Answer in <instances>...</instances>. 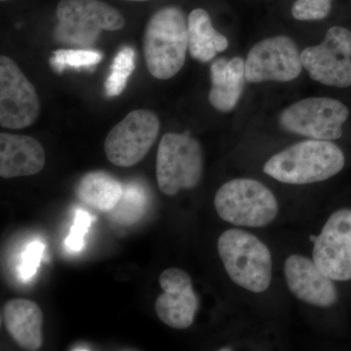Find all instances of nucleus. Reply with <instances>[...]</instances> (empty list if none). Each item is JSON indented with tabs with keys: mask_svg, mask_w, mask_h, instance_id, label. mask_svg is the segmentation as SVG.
Wrapping results in <instances>:
<instances>
[{
	"mask_svg": "<svg viewBox=\"0 0 351 351\" xmlns=\"http://www.w3.org/2000/svg\"><path fill=\"white\" fill-rule=\"evenodd\" d=\"M345 162V154L332 141L311 138L270 157L263 172L283 184H314L338 174Z\"/></svg>",
	"mask_w": 351,
	"mask_h": 351,
	"instance_id": "1",
	"label": "nucleus"
},
{
	"mask_svg": "<svg viewBox=\"0 0 351 351\" xmlns=\"http://www.w3.org/2000/svg\"><path fill=\"white\" fill-rule=\"evenodd\" d=\"M144 54L147 69L157 80H170L186 62L189 50L188 19L177 6L157 10L145 25Z\"/></svg>",
	"mask_w": 351,
	"mask_h": 351,
	"instance_id": "2",
	"label": "nucleus"
},
{
	"mask_svg": "<svg viewBox=\"0 0 351 351\" xmlns=\"http://www.w3.org/2000/svg\"><path fill=\"white\" fill-rule=\"evenodd\" d=\"M218 252L233 282L252 293H263L271 283L272 258L267 245L245 230L230 228L221 233Z\"/></svg>",
	"mask_w": 351,
	"mask_h": 351,
	"instance_id": "3",
	"label": "nucleus"
},
{
	"mask_svg": "<svg viewBox=\"0 0 351 351\" xmlns=\"http://www.w3.org/2000/svg\"><path fill=\"white\" fill-rule=\"evenodd\" d=\"M219 218L233 226L263 228L278 216L276 195L262 182L239 178L226 182L214 198Z\"/></svg>",
	"mask_w": 351,
	"mask_h": 351,
	"instance_id": "4",
	"label": "nucleus"
},
{
	"mask_svg": "<svg viewBox=\"0 0 351 351\" xmlns=\"http://www.w3.org/2000/svg\"><path fill=\"white\" fill-rule=\"evenodd\" d=\"M58 43L90 47L101 31H119L125 25L123 15L101 0H61L57 6Z\"/></svg>",
	"mask_w": 351,
	"mask_h": 351,
	"instance_id": "5",
	"label": "nucleus"
},
{
	"mask_svg": "<svg viewBox=\"0 0 351 351\" xmlns=\"http://www.w3.org/2000/svg\"><path fill=\"white\" fill-rule=\"evenodd\" d=\"M204 160L197 140L189 134H165L159 144L156 179L163 195H177L199 184Z\"/></svg>",
	"mask_w": 351,
	"mask_h": 351,
	"instance_id": "6",
	"label": "nucleus"
},
{
	"mask_svg": "<svg viewBox=\"0 0 351 351\" xmlns=\"http://www.w3.org/2000/svg\"><path fill=\"white\" fill-rule=\"evenodd\" d=\"M350 110L341 101L313 97L284 110L279 124L284 130L314 140L334 141L343 136V124Z\"/></svg>",
	"mask_w": 351,
	"mask_h": 351,
	"instance_id": "7",
	"label": "nucleus"
},
{
	"mask_svg": "<svg viewBox=\"0 0 351 351\" xmlns=\"http://www.w3.org/2000/svg\"><path fill=\"white\" fill-rule=\"evenodd\" d=\"M160 131L158 117L147 110L129 112L113 127L105 141L108 161L119 167H132L142 161Z\"/></svg>",
	"mask_w": 351,
	"mask_h": 351,
	"instance_id": "8",
	"label": "nucleus"
},
{
	"mask_svg": "<svg viewBox=\"0 0 351 351\" xmlns=\"http://www.w3.org/2000/svg\"><path fill=\"white\" fill-rule=\"evenodd\" d=\"M302 66L315 82L327 86L346 88L351 85V32L332 27L319 45L302 51Z\"/></svg>",
	"mask_w": 351,
	"mask_h": 351,
	"instance_id": "9",
	"label": "nucleus"
},
{
	"mask_svg": "<svg viewBox=\"0 0 351 351\" xmlns=\"http://www.w3.org/2000/svg\"><path fill=\"white\" fill-rule=\"evenodd\" d=\"M40 113V101L32 82L19 66L0 57V125L23 129L32 125Z\"/></svg>",
	"mask_w": 351,
	"mask_h": 351,
	"instance_id": "10",
	"label": "nucleus"
},
{
	"mask_svg": "<svg viewBox=\"0 0 351 351\" xmlns=\"http://www.w3.org/2000/svg\"><path fill=\"white\" fill-rule=\"evenodd\" d=\"M302 69L299 48L285 36L263 39L256 44L245 61L246 82H292Z\"/></svg>",
	"mask_w": 351,
	"mask_h": 351,
	"instance_id": "11",
	"label": "nucleus"
},
{
	"mask_svg": "<svg viewBox=\"0 0 351 351\" xmlns=\"http://www.w3.org/2000/svg\"><path fill=\"white\" fill-rule=\"evenodd\" d=\"M313 261L334 281L351 279V209L334 212L313 247Z\"/></svg>",
	"mask_w": 351,
	"mask_h": 351,
	"instance_id": "12",
	"label": "nucleus"
},
{
	"mask_svg": "<svg viewBox=\"0 0 351 351\" xmlns=\"http://www.w3.org/2000/svg\"><path fill=\"white\" fill-rule=\"evenodd\" d=\"M159 284L163 294L154 304L156 315L167 326L188 329L199 307V298L193 290L191 277L184 269L172 267L160 274Z\"/></svg>",
	"mask_w": 351,
	"mask_h": 351,
	"instance_id": "13",
	"label": "nucleus"
},
{
	"mask_svg": "<svg viewBox=\"0 0 351 351\" xmlns=\"http://www.w3.org/2000/svg\"><path fill=\"white\" fill-rule=\"evenodd\" d=\"M284 274L290 292L311 306L330 307L338 302V291L331 278L325 276L313 260L292 255L284 263Z\"/></svg>",
	"mask_w": 351,
	"mask_h": 351,
	"instance_id": "14",
	"label": "nucleus"
},
{
	"mask_svg": "<svg viewBox=\"0 0 351 351\" xmlns=\"http://www.w3.org/2000/svg\"><path fill=\"white\" fill-rule=\"evenodd\" d=\"M45 166V152L36 138L0 134V176L3 179L38 174Z\"/></svg>",
	"mask_w": 351,
	"mask_h": 351,
	"instance_id": "15",
	"label": "nucleus"
},
{
	"mask_svg": "<svg viewBox=\"0 0 351 351\" xmlns=\"http://www.w3.org/2000/svg\"><path fill=\"white\" fill-rule=\"evenodd\" d=\"M4 325L11 339L22 350H39L43 346V313L31 300L13 299L4 304Z\"/></svg>",
	"mask_w": 351,
	"mask_h": 351,
	"instance_id": "16",
	"label": "nucleus"
},
{
	"mask_svg": "<svg viewBox=\"0 0 351 351\" xmlns=\"http://www.w3.org/2000/svg\"><path fill=\"white\" fill-rule=\"evenodd\" d=\"M211 80L210 103L219 112H230L239 103L246 82L244 60L239 57L230 61L216 60L211 66Z\"/></svg>",
	"mask_w": 351,
	"mask_h": 351,
	"instance_id": "17",
	"label": "nucleus"
},
{
	"mask_svg": "<svg viewBox=\"0 0 351 351\" xmlns=\"http://www.w3.org/2000/svg\"><path fill=\"white\" fill-rule=\"evenodd\" d=\"M188 38L189 54L201 63H208L228 47V38L214 29L204 9H195L189 14Z\"/></svg>",
	"mask_w": 351,
	"mask_h": 351,
	"instance_id": "18",
	"label": "nucleus"
},
{
	"mask_svg": "<svg viewBox=\"0 0 351 351\" xmlns=\"http://www.w3.org/2000/svg\"><path fill=\"white\" fill-rule=\"evenodd\" d=\"M119 180L104 171H94L83 176L78 182L76 195L88 206L101 212H110L123 195Z\"/></svg>",
	"mask_w": 351,
	"mask_h": 351,
	"instance_id": "19",
	"label": "nucleus"
},
{
	"mask_svg": "<svg viewBox=\"0 0 351 351\" xmlns=\"http://www.w3.org/2000/svg\"><path fill=\"white\" fill-rule=\"evenodd\" d=\"M136 53L133 48L124 46L119 51L105 83L106 94L110 98L119 96L125 90L127 82L135 71Z\"/></svg>",
	"mask_w": 351,
	"mask_h": 351,
	"instance_id": "20",
	"label": "nucleus"
},
{
	"mask_svg": "<svg viewBox=\"0 0 351 351\" xmlns=\"http://www.w3.org/2000/svg\"><path fill=\"white\" fill-rule=\"evenodd\" d=\"M103 54L98 51L90 49L57 50L50 57V66L57 73H62L64 69H92L100 63Z\"/></svg>",
	"mask_w": 351,
	"mask_h": 351,
	"instance_id": "21",
	"label": "nucleus"
},
{
	"mask_svg": "<svg viewBox=\"0 0 351 351\" xmlns=\"http://www.w3.org/2000/svg\"><path fill=\"white\" fill-rule=\"evenodd\" d=\"M332 10V0H297L292 7L295 20L318 21L328 17Z\"/></svg>",
	"mask_w": 351,
	"mask_h": 351,
	"instance_id": "22",
	"label": "nucleus"
},
{
	"mask_svg": "<svg viewBox=\"0 0 351 351\" xmlns=\"http://www.w3.org/2000/svg\"><path fill=\"white\" fill-rule=\"evenodd\" d=\"M145 199L144 195L141 191L134 188L129 189L128 186L126 191H123V195L117 204V207H119L117 214H121L124 221H128V216L133 219H138V216H141L144 211ZM121 215H119V217Z\"/></svg>",
	"mask_w": 351,
	"mask_h": 351,
	"instance_id": "23",
	"label": "nucleus"
},
{
	"mask_svg": "<svg viewBox=\"0 0 351 351\" xmlns=\"http://www.w3.org/2000/svg\"><path fill=\"white\" fill-rule=\"evenodd\" d=\"M91 223V217L87 212L76 210L75 223L66 240V247L69 251L76 253L82 250L84 246V235L86 234Z\"/></svg>",
	"mask_w": 351,
	"mask_h": 351,
	"instance_id": "24",
	"label": "nucleus"
},
{
	"mask_svg": "<svg viewBox=\"0 0 351 351\" xmlns=\"http://www.w3.org/2000/svg\"><path fill=\"white\" fill-rule=\"evenodd\" d=\"M44 250V245L39 241L32 242L23 253L22 263L20 265V276L27 281L34 277L38 269Z\"/></svg>",
	"mask_w": 351,
	"mask_h": 351,
	"instance_id": "25",
	"label": "nucleus"
},
{
	"mask_svg": "<svg viewBox=\"0 0 351 351\" xmlns=\"http://www.w3.org/2000/svg\"><path fill=\"white\" fill-rule=\"evenodd\" d=\"M219 351H226V350L232 351V350H233V348H230V346H228V348H219Z\"/></svg>",
	"mask_w": 351,
	"mask_h": 351,
	"instance_id": "26",
	"label": "nucleus"
},
{
	"mask_svg": "<svg viewBox=\"0 0 351 351\" xmlns=\"http://www.w3.org/2000/svg\"><path fill=\"white\" fill-rule=\"evenodd\" d=\"M316 239H317V237H315V235H311V237H309V239H311V242H315V240Z\"/></svg>",
	"mask_w": 351,
	"mask_h": 351,
	"instance_id": "27",
	"label": "nucleus"
},
{
	"mask_svg": "<svg viewBox=\"0 0 351 351\" xmlns=\"http://www.w3.org/2000/svg\"><path fill=\"white\" fill-rule=\"evenodd\" d=\"M126 1L145 2L149 1V0H126Z\"/></svg>",
	"mask_w": 351,
	"mask_h": 351,
	"instance_id": "28",
	"label": "nucleus"
},
{
	"mask_svg": "<svg viewBox=\"0 0 351 351\" xmlns=\"http://www.w3.org/2000/svg\"><path fill=\"white\" fill-rule=\"evenodd\" d=\"M1 1H7V0H1Z\"/></svg>",
	"mask_w": 351,
	"mask_h": 351,
	"instance_id": "29",
	"label": "nucleus"
}]
</instances>
